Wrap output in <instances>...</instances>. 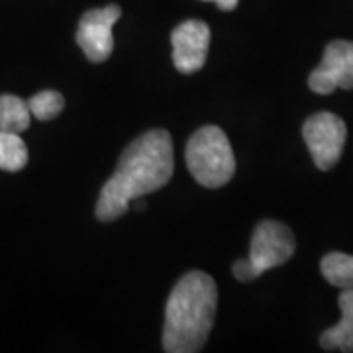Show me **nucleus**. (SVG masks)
Returning <instances> with one entry per match:
<instances>
[{
  "label": "nucleus",
  "instance_id": "nucleus-13",
  "mask_svg": "<svg viewBox=\"0 0 353 353\" xmlns=\"http://www.w3.org/2000/svg\"><path fill=\"white\" fill-rule=\"evenodd\" d=\"M26 104H28V110L32 116L46 122V120H53L55 116L61 114L65 101L57 90H41L38 94H34L30 101H26Z\"/></svg>",
  "mask_w": 353,
  "mask_h": 353
},
{
  "label": "nucleus",
  "instance_id": "nucleus-4",
  "mask_svg": "<svg viewBox=\"0 0 353 353\" xmlns=\"http://www.w3.org/2000/svg\"><path fill=\"white\" fill-rule=\"evenodd\" d=\"M294 250L296 241L289 226L277 220H263L253 230L250 255L236 261L232 267L234 277L241 283H250L253 279L261 277L265 271L287 263L294 255Z\"/></svg>",
  "mask_w": 353,
  "mask_h": 353
},
{
  "label": "nucleus",
  "instance_id": "nucleus-11",
  "mask_svg": "<svg viewBox=\"0 0 353 353\" xmlns=\"http://www.w3.org/2000/svg\"><path fill=\"white\" fill-rule=\"evenodd\" d=\"M32 114L28 110V104L20 97L2 94L0 97V130L22 134L30 126Z\"/></svg>",
  "mask_w": 353,
  "mask_h": 353
},
{
  "label": "nucleus",
  "instance_id": "nucleus-5",
  "mask_svg": "<svg viewBox=\"0 0 353 353\" xmlns=\"http://www.w3.org/2000/svg\"><path fill=\"white\" fill-rule=\"evenodd\" d=\"M303 138L320 171H330L340 161L347 128L340 116L332 112H318L306 118L303 124Z\"/></svg>",
  "mask_w": 353,
  "mask_h": 353
},
{
  "label": "nucleus",
  "instance_id": "nucleus-9",
  "mask_svg": "<svg viewBox=\"0 0 353 353\" xmlns=\"http://www.w3.org/2000/svg\"><path fill=\"white\" fill-rule=\"evenodd\" d=\"M341 318L338 324L324 330L320 336V345L326 352H353V289H341L338 296Z\"/></svg>",
  "mask_w": 353,
  "mask_h": 353
},
{
  "label": "nucleus",
  "instance_id": "nucleus-12",
  "mask_svg": "<svg viewBox=\"0 0 353 353\" xmlns=\"http://www.w3.org/2000/svg\"><path fill=\"white\" fill-rule=\"evenodd\" d=\"M28 163V148L20 134L0 130V169L16 173Z\"/></svg>",
  "mask_w": 353,
  "mask_h": 353
},
{
  "label": "nucleus",
  "instance_id": "nucleus-1",
  "mask_svg": "<svg viewBox=\"0 0 353 353\" xmlns=\"http://www.w3.org/2000/svg\"><path fill=\"white\" fill-rule=\"evenodd\" d=\"M175 169L173 139L165 130H150L128 145L114 175L102 187L97 216L112 222L126 214L130 204L165 187Z\"/></svg>",
  "mask_w": 353,
  "mask_h": 353
},
{
  "label": "nucleus",
  "instance_id": "nucleus-3",
  "mask_svg": "<svg viewBox=\"0 0 353 353\" xmlns=\"http://www.w3.org/2000/svg\"><path fill=\"white\" fill-rule=\"evenodd\" d=\"M190 175L206 189H220L236 173V157L224 130L202 126L190 136L185 152Z\"/></svg>",
  "mask_w": 353,
  "mask_h": 353
},
{
  "label": "nucleus",
  "instance_id": "nucleus-7",
  "mask_svg": "<svg viewBox=\"0 0 353 353\" xmlns=\"http://www.w3.org/2000/svg\"><path fill=\"white\" fill-rule=\"evenodd\" d=\"M308 87L316 94H332L334 90L353 88V41L334 39L324 50L322 63L308 77Z\"/></svg>",
  "mask_w": 353,
  "mask_h": 353
},
{
  "label": "nucleus",
  "instance_id": "nucleus-2",
  "mask_svg": "<svg viewBox=\"0 0 353 353\" xmlns=\"http://www.w3.org/2000/svg\"><path fill=\"white\" fill-rule=\"evenodd\" d=\"M216 304L218 289L210 275L202 271H190L179 279L165 306V352H201L214 324Z\"/></svg>",
  "mask_w": 353,
  "mask_h": 353
},
{
  "label": "nucleus",
  "instance_id": "nucleus-10",
  "mask_svg": "<svg viewBox=\"0 0 353 353\" xmlns=\"http://www.w3.org/2000/svg\"><path fill=\"white\" fill-rule=\"evenodd\" d=\"M320 271L332 287L353 289V255L332 252L322 257Z\"/></svg>",
  "mask_w": 353,
  "mask_h": 353
},
{
  "label": "nucleus",
  "instance_id": "nucleus-8",
  "mask_svg": "<svg viewBox=\"0 0 353 353\" xmlns=\"http://www.w3.org/2000/svg\"><path fill=\"white\" fill-rule=\"evenodd\" d=\"M173 65L176 71L190 75L204 67L210 46V28L202 20H185L171 34Z\"/></svg>",
  "mask_w": 353,
  "mask_h": 353
},
{
  "label": "nucleus",
  "instance_id": "nucleus-6",
  "mask_svg": "<svg viewBox=\"0 0 353 353\" xmlns=\"http://www.w3.org/2000/svg\"><path fill=\"white\" fill-rule=\"evenodd\" d=\"M120 16L122 10L116 4L94 8L81 16V22L77 28V43L87 55L88 61L102 63L110 57L114 50L112 28Z\"/></svg>",
  "mask_w": 353,
  "mask_h": 353
},
{
  "label": "nucleus",
  "instance_id": "nucleus-14",
  "mask_svg": "<svg viewBox=\"0 0 353 353\" xmlns=\"http://www.w3.org/2000/svg\"><path fill=\"white\" fill-rule=\"evenodd\" d=\"M206 2H216L220 10H234L238 6V0H206Z\"/></svg>",
  "mask_w": 353,
  "mask_h": 353
}]
</instances>
